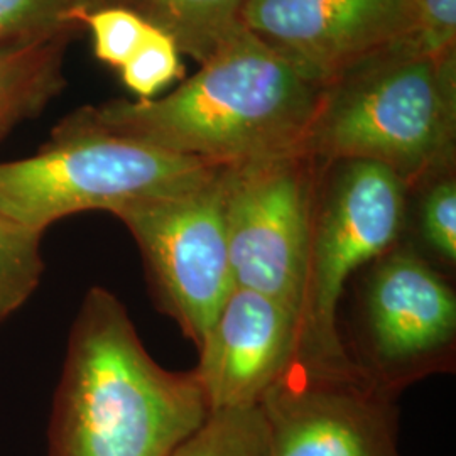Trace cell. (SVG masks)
Returning a JSON list of instances; mask_svg holds the SVG:
<instances>
[{"instance_id": "1", "label": "cell", "mask_w": 456, "mask_h": 456, "mask_svg": "<svg viewBox=\"0 0 456 456\" xmlns=\"http://www.w3.org/2000/svg\"><path fill=\"white\" fill-rule=\"evenodd\" d=\"M325 88L244 26L169 95L83 107L71 120L213 166L303 154Z\"/></svg>"}, {"instance_id": "2", "label": "cell", "mask_w": 456, "mask_h": 456, "mask_svg": "<svg viewBox=\"0 0 456 456\" xmlns=\"http://www.w3.org/2000/svg\"><path fill=\"white\" fill-rule=\"evenodd\" d=\"M212 409L193 370L149 355L126 306L95 286L71 325L48 456H173Z\"/></svg>"}, {"instance_id": "3", "label": "cell", "mask_w": 456, "mask_h": 456, "mask_svg": "<svg viewBox=\"0 0 456 456\" xmlns=\"http://www.w3.org/2000/svg\"><path fill=\"white\" fill-rule=\"evenodd\" d=\"M455 51L411 43L354 68L326 86L303 154L380 164L408 190L455 167Z\"/></svg>"}, {"instance_id": "4", "label": "cell", "mask_w": 456, "mask_h": 456, "mask_svg": "<svg viewBox=\"0 0 456 456\" xmlns=\"http://www.w3.org/2000/svg\"><path fill=\"white\" fill-rule=\"evenodd\" d=\"M406 207L408 186L391 169L357 159L320 163L297 314L299 359L352 363L338 320L343 294L352 277L401 242Z\"/></svg>"}, {"instance_id": "5", "label": "cell", "mask_w": 456, "mask_h": 456, "mask_svg": "<svg viewBox=\"0 0 456 456\" xmlns=\"http://www.w3.org/2000/svg\"><path fill=\"white\" fill-rule=\"evenodd\" d=\"M213 167L66 117L34 156L0 161V215L45 233L75 213L115 215L135 201L175 191Z\"/></svg>"}, {"instance_id": "6", "label": "cell", "mask_w": 456, "mask_h": 456, "mask_svg": "<svg viewBox=\"0 0 456 456\" xmlns=\"http://www.w3.org/2000/svg\"><path fill=\"white\" fill-rule=\"evenodd\" d=\"M357 286L343 345L360 374L397 397L431 375L455 372L452 277L399 242L360 271Z\"/></svg>"}, {"instance_id": "7", "label": "cell", "mask_w": 456, "mask_h": 456, "mask_svg": "<svg viewBox=\"0 0 456 456\" xmlns=\"http://www.w3.org/2000/svg\"><path fill=\"white\" fill-rule=\"evenodd\" d=\"M129 228L159 310L195 345L233 286L225 224L224 166L164 195L115 213Z\"/></svg>"}, {"instance_id": "8", "label": "cell", "mask_w": 456, "mask_h": 456, "mask_svg": "<svg viewBox=\"0 0 456 456\" xmlns=\"http://www.w3.org/2000/svg\"><path fill=\"white\" fill-rule=\"evenodd\" d=\"M318 171L320 163L305 154L224 166L233 286L267 294L296 316Z\"/></svg>"}, {"instance_id": "9", "label": "cell", "mask_w": 456, "mask_h": 456, "mask_svg": "<svg viewBox=\"0 0 456 456\" xmlns=\"http://www.w3.org/2000/svg\"><path fill=\"white\" fill-rule=\"evenodd\" d=\"M395 401L354 363L297 357L259 404L269 456H401Z\"/></svg>"}, {"instance_id": "10", "label": "cell", "mask_w": 456, "mask_h": 456, "mask_svg": "<svg viewBox=\"0 0 456 456\" xmlns=\"http://www.w3.org/2000/svg\"><path fill=\"white\" fill-rule=\"evenodd\" d=\"M240 24L326 88L412 41L414 0H245Z\"/></svg>"}, {"instance_id": "11", "label": "cell", "mask_w": 456, "mask_h": 456, "mask_svg": "<svg viewBox=\"0 0 456 456\" xmlns=\"http://www.w3.org/2000/svg\"><path fill=\"white\" fill-rule=\"evenodd\" d=\"M198 350L193 369L215 411L259 406L299 354V322L267 294L233 288Z\"/></svg>"}, {"instance_id": "12", "label": "cell", "mask_w": 456, "mask_h": 456, "mask_svg": "<svg viewBox=\"0 0 456 456\" xmlns=\"http://www.w3.org/2000/svg\"><path fill=\"white\" fill-rule=\"evenodd\" d=\"M75 31L0 45V139L41 114L63 90V61Z\"/></svg>"}, {"instance_id": "13", "label": "cell", "mask_w": 456, "mask_h": 456, "mask_svg": "<svg viewBox=\"0 0 456 456\" xmlns=\"http://www.w3.org/2000/svg\"><path fill=\"white\" fill-rule=\"evenodd\" d=\"M167 34L201 65L237 33L245 0H115Z\"/></svg>"}, {"instance_id": "14", "label": "cell", "mask_w": 456, "mask_h": 456, "mask_svg": "<svg viewBox=\"0 0 456 456\" xmlns=\"http://www.w3.org/2000/svg\"><path fill=\"white\" fill-rule=\"evenodd\" d=\"M401 242L416 250L424 261L435 265L444 276H455V167L408 190Z\"/></svg>"}, {"instance_id": "15", "label": "cell", "mask_w": 456, "mask_h": 456, "mask_svg": "<svg viewBox=\"0 0 456 456\" xmlns=\"http://www.w3.org/2000/svg\"><path fill=\"white\" fill-rule=\"evenodd\" d=\"M43 233L0 215V323L37 289L45 273Z\"/></svg>"}, {"instance_id": "16", "label": "cell", "mask_w": 456, "mask_h": 456, "mask_svg": "<svg viewBox=\"0 0 456 456\" xmlns=\"http://www.w3.org/2000/svg\"><path fill=\"white\" fill-rule=\"evenodd\" d=\"M173 456H269L261 408L215 411Z\"/></svg>"}, {"instance_id": "17", "label": "cell", "mask_w": 456, "mask_h": 456, "mask_svg": "<svg viewBox=\"0 0 456 456\" xmlns=\"http://www.w3.org/2000/svg\"><path fill=\"white\" fill-rule=\"evenodd\" d=\"M181 51L161 29L149 24L139 48L120 68L124 85L137 100H152L169 83L183 77Z\"/></svg>"}, {"instance_id": "18", "label": "cell", "mask_w": 456, "mask_h": 456, "mask_svg": "<svg viewBox=\"0 0 456 456\" xmlns=\"http://www.w3.org/2000/svg\"><path fill=\"white\" fill-rule=\"evenodd\" d=\"M94 37V53L105 65L122 68L139 48L149 24L122 5H109L77 17Z\"/></svg>"}, {"instance_id": "19", "label": "cell", "mask_w": 456, "mask_h": 456, "mask_svg": "<svg viewBox=\"0 0 456 456\" xmlns=\"http://www.w3.org/2000/svg\"><path fill=\"white\" fill-rule=\"evenodd\" d=\"M78 26L69 0H0V45Z\"/></svg>"}, {"instance_id": "20", "label": "cell", "mask_w": 456, "mask_h": 456, "mask_svg": "<svg viewBox=\"0 0 456 456\" xmlns=\"http://www.w3.org/2000/svg\"><path fill=\"white\" fill-rule=\"evenodd\" d=\"M416 24L411 45L440 58L455 51L456 0H414Z\"/></svg>"}, {"instance_id": "21", "label": "cell", "mask_w": 456, "mask_h": 456, "mask_svg": "<svg viewBox=\"0 0 456 456\" xmlns=\"http://www.w3.org/2000/svg\"><path fill=\"white\" fill-rule=\"evenodd\" d=\"M75 11V20L80 14H86V12H94L98 9L109 7V5H115V0H69ZM78 22V20H77Z\"/></svg>"}]
</instances>
